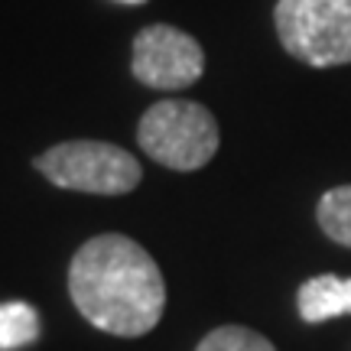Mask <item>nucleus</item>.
Returning a JSON list of instances; mask_svg holds the SVG:
<instances>
[{"mask_svg": "<svg viewBox=\"0 0 351 351\" xmlns=\"http://www.w3.org/2000/svg\"><path fill=\"white\" fill-rule=\"evenodd\" d=\"M69 296L95 328L117 339H140L163 319L166 280L134 238L98 234L69 263Z\"/></svg>", "mask_w": 351, "mask_h": 351, "instance_id": "nucleus-1", "label": "nucleus"}, {"mask_svg": "<svg viewBox=\"0 0 351 351\" xmlns=\"http://www.w3.org/2000/svg\"><path fill=\"white\" fill-rule=\"evenodd\" d=\"M137 143L153 163L176 173H195L205 163H212L221 134L215 114L205 104L169 98L156 101L140 117Z\"/></svg>", "mask_w": 351, "mask_h": 351, "instance_id": "nucleus-2", "label": "nucleus"}, {"mask_svg": "<svg viewBox=\"0 0 351 351\" xmlns=\"http://www.w3.org/2000/svg\"><path fill=\"white\" fill-rule=\"evenodd\" d=\"M43 179L69 192L88 195H127L140 186L143 169L134 153L104 140H65L33 160Z\"/></svg>", "mask_w": 351, "mask_h": 351, "instance_id": "nucleus-3", "label": "nucleus"}, {"mask_svg": "<svg viewBox=\"0 0 351 351\" xmlns=\"http://www.w3.org/2000/svg\"><path fill=\"white\" fill-rule=\"evenodd\" d=\"M274 20L293 59L313 69L351 62V0H276Z\"/></svg>", "mask_w": 351, "mask_h": 351, "instance_id": "nucleus-4", "label": "nucleus"}, {"mask_svg": "<svg viewBox=\"0 0 351 351\" xmlns=\"http://www.w3.org/2000/svg\"><path fill=\"white\" fill-rule=\"evenodd\" d=\"M130 72L140 85L156 91H182L205 72V52L199 39L169 23L143 26L134 36Z\"/></svg>", "mask_w": 351, "mask_h": 351, "instance_id": "nucleus-5", "label": "nucleus"}, {"mask_svg": "<svg viewBox=\"0 0 351 351\" xmlns=\"http://www.w3.org/2000/svg\"><path fill=\"white\" fill-rule=\"evenodd\" d=\"M296 306H300L302 322H309V326L351 315V276L322 274L306 280L296 293Z\"/></svg>", "mask_w": 351, "mask_h": 351, "instance_id": "nucleus-6", "label": "nucleus"}, {"mask_svg": "<svg viewBox=\"0 0 351 351\" xmlns=\"http://www.w3.org/2000/svg\"><path fill=\"white\" fill-rule=\"evenodd\" d=\"M319 228L341 247H351V186H335L315 205Z\"/></svg>", "mask_w": 351, "mask_h": 351, "instance_id": "nucleus-7", "label": "nucleus"}, {"mask_svg": "<svg viewBox=\"0 0 351 351\" xmlns=\"http://www.w3.org/2000/svg\"><path fill=\"white\" fill-rule=\"evenodd\" d=\"M39 339V315L29 302H3L0 306V351L23 348Z\"/></svg>", "mask_w": 351, "mask_h": 351, "instance_id": "nucleus-8", "label": "nucleus"}, {"mask_svg": "<svg viewBox=\"0 0 351 351\" xmlns=\"http://www.w3.org/2000/svg\"><path fill=\"white\" fill-rule=\"evenodd\" d=\"M195 351H276L267 335L244 326H221L208 332Z\"/></svg>", "mask_w": 351, "mask_h": 351, "instance_id": "nucleus-9", "label": "nucleus"}, {"mask_svg": "<svg viewBox=\"0 0 351 351\" xmlns=\"http://www.w3.org/2000/svg\"><path fill=\"white\" fill-rule=\"evenodd\" d=\"M117 3H143V0H117Z\"/></svg>", "mask_w": 351, "mask_h": 351, "instance_id": "nucleus-10", "label": "nucleus"}]
</instances>
